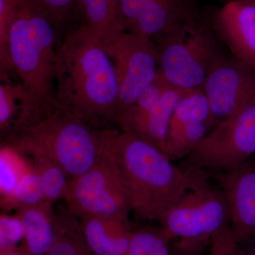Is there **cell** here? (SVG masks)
I'll return each mask as SVG.
<instances>
[{
	"label": "cell",
	"mask_w": 255,
	"mask_h": 255,
	"mask_svg": "<svg viewBox=\"0 0 255 255\" xmlns=\"http://www.w3.org/2000/svg\"><path fill=\"white\" fill-rule=\"evenodd\" d=\"M112 58L83 25L56 50L58 107L100 130L114 129L119 85Z\"/></svg>",
	"instance_id": "6da1fadb"
},
{
	"label": "cell",
	"mask_w": 255,
	"mask_h": 255,
	"mask_svg": "<svg viewBox=\"0 0 255 255\" xmlns=\"http://www.w3.org/2000/svg\"><path fill=\"white\" fill-rule=\"evenodd\" d=\"M114 152L130 211L157 221L187 191L207 183L204 170L179 168L145 139L113 129Z\"/></svg>",
	"instance_id": "7a4b0ae2"
},
{
	"label": "cell",
	"mask_w": 255,
	"mask_h": 255,
	"mask_svg": "<svg viewBox=\"0 0 255 255\" xmlns=\"http://www.w3.org/2000/svg\"><path fill=\"white\" fill-rule=\"evenodd\" d=\"M105 131L58 107L41 123L1 139V145L26 157L50 159L70 179L85 173L95 163L103 149Z\"/></svg>",
	"instance_id": "3957f363"
},
{
	"label": "cell",
	"mask_w": 255,
	"mask_h": 255,
	"mask_svg": "<svg viewBox=\"0 0 255 255\" xmlns=\"http://www.w3.org/2000/svg\"><path fill=\"white\" fill-rule=\"evenodd\" d=\"M55 41L54 25L40 1L16 0L9 40L13 75L36 95L57 104Z\"/></svg>",
	"instance_id": "277c9868"
},
{
	"label": "cell",
	"mask_w": 255,
	"mask_h": 255,
	"mask_svg": "<svg viewBox=\"0 0 255 255\" xmlns=\"http://www.w3.org/2000/svg\"><path fill=\"white\" fill-rule=\"evenodd\" d=\"M113 129L106 130L103 149L85 173L69 179L66 209L78 218L99 215L130 223V211L114 152Z\"/></svg>",
	"instance_id": "5b68a950"
},
{
	"label": "cell",
	"mask_w": 255,
	"mask_h": 255,
	"mask_svg": "<svg viewBox=\"0 0 255 255\" xmlns=\"http://www.w3.org/2000/svg\"><path fill=\"white\" fill-rule=\"evenodd\" d=\"M152 41L159 52V71L172 86L184 90L202 88L213 65L224 56L199 19Z\"/></svg>",
	"instance_id": "8992f818"
},
{
	"label": "cell",
	"mask_w": 255,
	"mask_h": 255,
	"mask_svg": "<svg viewBox=\"0 0 255 255\" xmlns=\"http://www.w3.org/2000/svg\"><path fill=\"white\" fill-rule=\"evenodd\" d=\"M255 152V104L216 125L186 157L185 169L237 168Z\"/></svg>",
	"instance_id": "52a82bcc"
},
{
	"label": "cell",
	"mask_w": 255,
	"mask_h": 255,
	"mask_svg": "<svg viewBox=\"0 0 255 255\" xmlns=\"http://www.w3.org/2000/svg\"><path fill=\"white\" fill-rule=\"evenodd\" d=\"M231 209L226 194L208 183L187 191L158 221L176 239L210 242L231 223Z\"/></svg>",
	"instance_id": "ba28073f"
},
{
	"label": "cell",
	"mask_w": 255,
	"mask_h": 255,
	"mask_svg": "<svg viewBox=\"0 0 255 255\" xmlns=\"http://www.w3.org/2000/svg\"><path fill=\"white\" fill-rule=\"evenodd\" d=\"M112 59L119 85L116 119L155 80L159 70V52L148 37L125 32L116 43Z\"/></svg>",
	"instance_id": "9c48e42d"
},
{
	"label": "cell",
	"mask_w": 255,
	"mask_h": 255,
	"mask_svg": "<svg viewBox=\"0 0 255 255\" xmlns=\"http://www.w3.org/2000/svg\"><path fill=\"white\" fill-rule=\"evenodd\" d=\"M201 89L215 127L255 104V69L233 54L223 56L210 70Z\"/></svg>",
	"instance_id": "30bf717a"
},
{
	"label": "cell",
	"mask_w": 255,
	"mask_h": 255,
	"mask_svg": "<svg viewBox=\"0 0 255 255\" xmlns=\"http://www.w3.org/2000/svg\"><path fill=\"white\" fill-rule=\"evenodd\" d=\"M124 31L152 40L198 19L191 0H121Z\"/></svg>",
	"instance_id": "8fae6325"
},
{
	"label": "cell",
	"mask_w": 255,
	"mask_h": 255,
	"mask_svg": "<svg viewBox=\"0 0 255 255\" xmlns=\"http://www.w3.org/2000/svg\"><path fill=\"white\" fill-rule=\"evenodd\" d=\"M214 128L209 101L202 89L181 99L169 124L164 153L171 161L187 157Z\"/></svg>",
	"instance_id": "7c38bea8"
},
{
	"label": "cell",
	"mask_w": 255,
	"mask_h": 255,
	"mask_svg": "<svg viewBox=\"0 0 255 255\" xmlns=\"http://www.w3.org/2000/svg\"><path fill=\"white\" fill-rule=\"evenodd\" d=\"M11 74L0 73V135H16L41 123L58 108Z\"/></svg>",
	"instance_id": "4fadbf2b"
},
{
	"label": "cell",
	"mask_w": 255,
	"mask_h": 255,
	"mask_svg": "<svg viewBox=\"0 0 255 255\" xmlns=\"http://www.w3.org/2000/svg\"><path fill=\"white\" fill-rule=\"evenodd\" d=\"M231 209L233 236L240 243L255 236V159L217 176Z\"/></svg>",
	"instance_id": "5bb4252c"
},
{
	"label": "cell",
	"mask_w": 255,
	"mask_h": 255,
	"mask_svg": "<svg viewBox=\"0 0 255 255\" xmlns=\"http://www.w3.org/2000/svg\"><path fill=\"white\" fill-rule=\"evenodd\" d=\"M214 25L231 54L255 69V4L229 0L216 13Z\"/></svg>",
	"instance_id": "9a60e30c"
},
{
	"label": "cell",
	"mask_w": 255,
	"mask_h": 255,
	"mask_svg": "<svg viewBox=\"0 0 255 255\" xmlns=\"http://www.w3.org/2000/svg\"><path fill=\"white\" fill-rule=\"evenodd\" d=\"M82 25L112 58L114 48L124 31L121 0H77Z\"/></svg>",
	"instance_id": "2e32d148"
},
{
	"label": "cell",
	"mask_w": 255,
	"mask_h": 255,
	"mask_svg": "<svg viewBox=\"0 0 255 255\" xmlns=\"http://www.w3.org/2000/svg\"><path fill=\"white\" fill-rule=\"evenodd\" d=\"M84 236L96 255H124L132 230L130 223L99 215L78 218Z\"/></svg>",
	"instance_id": "e0dca14e"
},
{
	"label": "cell",
	"mask_w": 255,
	"mask_h": 255,
	"mask_svg": "<svg viewBox=\"0 0 255 255\" xmlns=\"http://www.w3.org/2000/svg\"><path fill=\"white\" fill-rule=\"evenodd\" d=\"M190 91L169 85L158 105L122 131L145 139L164 152L174 110L181 99Z\"/></svg>",
	"instance_id": "ac0fdd59"
},
{
	"label": "cell",
	"mask_w": 255,
	"mask_h": 255,
	"mask_svg": "<svg viewBox=\"0 0 255 255\" xmlns=\"http://www.w3.org/2000/svg\"><path fill=\"white\" fill-rule=\"evenodd\" d=\"M25 231L23 246L32 255H46L56 237V216L53 204L43 202L16 211Z\"/></svg>",
	"instance_id": "d6986e66"
},
{
	"label": "cell",
	"mask_w": 255,
	"mask_h": 255,
	"mask_svg": "<svg viewBox=\"0 0 255 255\" xmlns=\"http://www.w3.org/2000/svg\"><path fill=\"white\" fill-rule=\"evenodd\" d=\"M56 237L46 255H96L84 236L80 220L68 209L55 213Z\"/></svg>",
	"instance_id": "ffe728a7"
},
{
	"label": "cell",
	"mask_w": 255,
	"mask_h": 255,
	"mask_svg": "<svg viewBox=\"0 0 255 255\" xmlns=\"http://www.w3.org/2000/svg\"><path fill=\"white\" fill-rule=\"evenodd\" d=\"M36 171L43 194V200L53 204L64 199L68 189V176L53 161L40 157H28Z\"/></svg>",
	"instance_id": "44dd1931"
},
{
	"label": "cell",
	"mask_w": 255,
	"mask_h": 255,
	"mask_svg": "<svg viewBox=\"0 0 255 255\" xmlns=\"http://www.w3.org/2000/svg\"><path fill=\"white\" fill-rule=\"evenodd\" d=\"M26 156L1 145L0 152V192L1 198L9 195L15 190L23 176L31 168Z\"/></svg>",
	"instance_id": "7402d4cb"
},
{
	"label": "cell",
	"mask_w": 255,
	"mask_h": 255,
	"mask_svg": "<svg viewBox=\"0 0 255 255\" xmlns=\"http://www.w3.org/2000/svg\"><path fill=\"white\" fill-rule=\"evenodd\" d=\"M43 201L38 176L31 164V168L23 176L15 190L9 195L1 198V206L4 211L14 209L17 211Z\"/></svg>",
	"instance_id": "603a6c76"
},
{
	"label": "cell",
	"mask_w": 255,
	"mask_h": 255,
	"mask_svg": "<svg viewBox=\"0 0 255 255\" xmlns=\"http://www.w3.org/2000/svg\"><path fill=\"white\" fill-rule=\"evenodd\" d=\"M174 240L176 238L160 226L133 228L128 248L124 255H155L163 243Z\"/></svg>",
	"instance_id": "cb8c5ba5"
},
{
	"label": "cell",
	"mask_w": 255,
	"mask_h": 255,
	"mask_svg": "<svg viewBox=\"0 0 255 255\" xmlns=\"http://www.w3.org/2000/svg\"><path fill=\"white\" fill-rule=\"evenodd\" d=\"M16 8V0H0V73L13 74L9 55V40Z\"/></svg>",
	"instance_id": "d4e9b609"
},
{
	"label": "cell",
	"mask_w": 255,
	"mask_h": 255,
	"mask_svg": "<svg viewBox=\"0 0 255 255\" xmlns=\"http://www.w3.org/2000/svg\"><path fill=\"white\" fill-rule=\"evenodd\" d=\"M25 239L23 223L17 214L15 216L1 214L0 218V253L13 251L21 246Z\"/></svg>",
	"instance_id": "484cf974"
},
{
	"label": "cell",
	"mask_w": 255,
	"mask_h": 255,
	"mask_svg": "<svg viewBox=\"0 0 255 255\" xmlns=\"http://www.w3.org/2000/svg\"><path fill=\"white\" fill-rule=\"evenodd\" d=\"M54 25L55 30L62 29L67 23L73 9L76 8L77 0H38Z\"/></svg>",
	"instance_id": "4316f807"
},
{
	"label": "cell",
	"mask_w": 255,
	"mask_h": 255,
	"mask_svg": "<svg viewBox=\"0 0 255 255\" xmlns=\"http://www.w3.org/2000/svg\"><path fill=\"white\" fill-rule=\"evenodd\" d=\"M210 255H240L230 225L215 233L209 242Z\"/></svg>",
	"instance_id": "83f0119b"
},
{
	"label": "cell",
	"mask_w": 255,
	"mask_h": 255,
	"mask_svg": "<svg viewBox=\"0 0 255 255\" xmlns=\"http://www.w3.org/2000/svg\"><path fill=\"white\" fill-rule=\"evenodd\" d=\"M173 250H171L172 255H201L204 247L209 242L199 240L178 239Z\"/></svg>",
	"instance_id": "f1b7e54d"
},
{
	"label": "cell",
	"mask_w": 255,
	"mask_h": 255,
	"mask_svg": "<svg viewBox=\"0 0 255 255\" xmlns=\"http://www.w3.org/2000/svg\"><path fill=\"white\" fill-rule=\"evenodd\" d=\"M237 243L240 255H255V236Z\"/></svg>",
	"instance_id": "f546056e"
},
{
	"label": "cell",
	"mask_w": 255,
	"mask_h": 255,
	"mask_svg": "<svg viewBox=\"0 0 255 255\" xmlns=\"http://www.w3.org/2000/svg\"><path fill=\"white\" fill-rule=\"evenodd\" d=\"M0 255H32L25 248V246H21L16 249L13 251L4 252V253H0Z\"/></svg>",
	"instance_id": "4dcf8cb0"
},
{
	"label": "cell",
	"mask_w": 255,
	"mask_h": 255,
	"mask_svg": "<svg viewBox=\"0 0 255 255\" xmlns=\"http://www.w3.org/2000/svg\"><path fill=\"white\" fill-rule=\"evenodd\" d=\"M245 1H249V2L254 3V4H255V0H245Z\"/></svg>",
	"instance_id": "1f68e13d"
}]
</instances>
